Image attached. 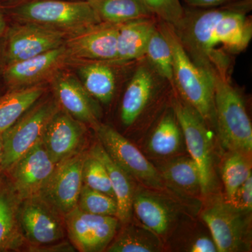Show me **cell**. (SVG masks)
I'll list each match as a JSON object with an SVG mask.
<instances>
[{
    "label": "cell",
    "instance_id": "cell-30",
    "mask_svg": "<svg viewBox=\"0 0 252 252\" xmlns=\"http://www.w3.org/2000/svg\"><path fill=\"white\" fill-rule=\"evenodd\" d=\"M145 56L154 69L173 85V60L170 44L158 28L151 34Z\"/></svg>",
    "mask_w": 252,
    "mask_h": 252
},
{
    "label": "cell",
    "instance_id": "cell-4",
    "mask_svg": "<svg viewBox=\"0 0 252 252\" xmlns=\"http://www.w3.org/2000/svg\"><path fill=\"white\" fill-rule=\"evenodd\" d=\"M199 215L210 230L218 252L250 251L252 212L235 208L223 193L216 192L202 200Z\"/></svg>",
    "mask_w": 252,
    "mask_h": 252
},
{
    "label": "cell",
    "instance_id": "cell-25",
    "mask_svg": "<svg viewBox=\"0 0 252 252\" xmlns=\"http://www.w3.org/2000/svg\"><path fill=\"white\" fill-rule=\"evenodd\" d=\"M112 241L106 249L108 252H160L165 246L160 238L140 222L132 220L121 224Z\"/></svg>",
    "mask_w": 252,
    "mask_h": 252
},
{
    "label": "cell",
    "instance_id": "cell-27",
    "mask_svg": "<svg viewBox=\"0 0 252 252\" xmlns=\"http://www.w3.org/2000/svg\"><path fill=\"white\" fill-rule=\"evenodd\" d=\"M103 23L120 25L153 16L142 0H89Z\"/></svg>",
    "mask_w": 252,
    "mask_h": 252
},
{
    "label": "cell",
    "instance_id": "cell-1",
    "mask_svg": "<svg viewBox=\"0 0 252 252\" xmlns=\"http://www.w3.org/2000/svg\"><path fill=\"white\" fill-rule=\"evenodd\" d=\"M252 0H240L222 7L186 11L177 26V36L189 57L212 74L228 79L230 55L248 48L252 37L247 16Z\"/></svg>",
    "mask_w": 252,
    "mask_h": 252
},
{
    "label": "cell",
    "instance_id": "cell-8",
    "mask_svg": "<svg viewBox=\"0 0 252 252\" xmlns=\"http://www.w3.org/2000/svg\"><path fill=\"white\" fill-rule=\"evenodd\" d=\"M61 108L54 95L37 101L2 135L1 171L7 172L23 156L42 140L48 124Z\"/></svg>",
    "mask_w": 252,
    "mask_h": 252
},
{
    "label": "cell",
    "instance_id": "cell-23",
    "mask_svg": "<svg viewBox=\"0 0 252 252\" xmlns=\"http://www.w3.org/2000/svg\"><path fill=\"white\" fill-rule=\"evenodd\" d=\"M156 27L152 17L139 18L119 25L115 63L129 62L145 56L149 38Z\"/></svg>",
    "mask_w": 252,
    "mask_h": 252
},
{
    "label": "cell",
    "instance_id": "cell-29",
    "mask_svg": "<svg viewBox=\"0 0 252 252\" xmlns=\"http://www.w3.org/2000/svg\"><path fill=\"white\" fill-rule=\"evenodd\" d=\"M220 175L224 193L229 200L235 190L252 176V157L228 151L220 165Z\"/></svg>",
    "mask_w": 252,
    "mask_h": 252
},
{
    "label": "cell",
    "instance_id": "cell-34",
    "mask_svg": "<svg viewBox=\"0 0 252 252\" xmlns=\"http://www.w3.org/2000/svg\"><path fill=\"white\" fill-rule=\"evenodd\" d=\"M154 15L163 22L177 26L183 18L185 10L180 0H142Z\"/></svg>",
    "mask_w": 252,
    "mask_h": 252
},
{
    "label": "cell",
    "instance_id": "cell-39",
    "mask_svg": "<svg viewBox=\"0 0 252 252\" xmlns=\"http://www.w3.org/2000/svg\"><path fill=\"white\" fill-rule=\"evenodd\" d=\"M67 1H89V0H67Z\"/></svg>",
    "mask_w": 252,
    "mask_h": 252
},
{
    "label": "cell",
    "instance_id": "cell-10",
    "mask_svg": "<svg viewBox=\"0 0 252 252\" xmlns=\"http://www.w3.org/2000/svg\"><path fill=\"white\" fill-rule=\"evenodd\" d=\"M18 219L23 238L34 249L52 246L67 235L64 217L39 195L20 201Z\"/></svg>",
    "mask_w": 252,
    "mask_h": 252
},
{
    "label": "cell",
    "instance_id": "cell-22",
    "mask_svg": "<svg viewBox=\"0 0 252 252\" xmlns=\"http://www.w3.org/2000/svg\"><path fill=\"white\" fill-rule=\"evenodd\" d=\"M153 74L145 66L137 68L127 84L121 104V120L126 127L137 122L153 95Z\"/></svg>",
    "mask_w": 252,
    "mask_h": 252
},
{
    "label": "cell",
    "instance_id": "cell-20",
    "mask_svg": "<svg viewBox=\"0 0 252 252\" xmlns=\"http://www.w3.org/2000/svg\"><path fill=\"white\" fill-rule=\"evenodd\" d=\"M144 149L147 155L152 158V161L187 154L183 132L172 106L151 131L146 139Z\"/></svg>",
    "mask_w": 252,
    "mask_h": 252
},
{
    "label": "cell",
    "instance_id": "cell-40",
    "mask_svg": "<svg viewBox=\"0 0 252 252\" xmlns=\"http://www.w3.org/2000/svg\"><path fill=\"white\" fill-rule=\"evenodd\" d=\"M4 1V0H0V1Z\"/></svg>",
    "mask_w": 252,
    "mask_h": 252
},
{
    "label": "cell",
    "instance_id": "cell-26",
    "mask_svg": "<svg viewBox=\"0 0 252 252\" xmlns=\"http://www.w3.org/2000/svg\"><path fill=\"white\" fill-rule=\"evenodd\" d=\"M46 91L43 84L8 90L0 96V133L9 129L32 106L40 99Z\"/></svg>",
    "mask_w": 252,
    "mask_h": 252
},
{
    "label": "cell",
    "instance_id": "cell-35",
    "mask_svg": "<svg viewBox=\"0 0 252 252\" xmlns=\"http://www.w3.org/2000/svg\"><path fill=\"white\" fill-rule=\"evenodd\" d=\"M226 200V199H225ZM233 207L242 211H252V175L238 187L229 200Z\"/></svg>",
    "mask_w": 252,
    "mask_h": 252
},
{
    "label": "cell",
    "instance_id": "cell-14",
    "mask_svg": "<svg viewBox=\"0 0 252 252\" xmlns=\"http://www.w3.org/2000/svg\"><path fill=\"white\" fill-rule=\"evenodd\" d=\"M72 61L64 44L34 57L3 67L1 79L8 90L42 84Z\"/></svg>",
    "mask_w": 252,
    "mask_h": 252
},
{
    "label": "cell",
    "instance_id": "cell-3",
    "mask_svg": "<svg viewBox=\"0 0 252 252\" xmlns=\"http://www.w3.org/2000/svg\"><path fill=\"white\" fill-rule=\"evenodd\" d=\"M4 16L18 23H30L69 35L102 23L88 1L28 0L14 5H0Z\"/></svg>",
    "mask_w": 252,
    "mask_h": 252
},
{
    "label": "cell",
    "instance_id": "cell-18",
    "mask_svg": "<svg viewBox=\"0 0 252 252\" xmlns=\"http://www.w3.org/2000/svg\"><path fill=\"white\" fill-rule=\"evenodd\" d=\"M86 132L85 124L61 107L48 124L41 142L53 161L58 164L83 150Z\"/></svg>",
    "mask_w": 252,
    "mask_h": 252
},
{
    "label": "cell",
    "instance_id": "cell-37",
    "mask_svg": "<svg viewBox=\"0 0 252 252\" xmlns=\"http://www.w3.org/2000/svg\"><path fill=\"white\" fill-rule=\"evenodd\" d=\"M7 21H6V16L4 13L0 9V37L4 35L6 31H7Z\"/></svg>",
    "mask_w": 252,
    "mask_h": 252
},
{
    "label": "cell",
    "instance_id": "cell-9",
    "mask_svg": "<svg viewBox=\"0 0 252 252\" xmlns=\"http://www.w3.org/2000/svg\"><path fill=\"white\" fill-rule=\"evenodd\" d=\"M94 129L98 142L109 157L139 185L174 195L152 160L126 137L106 124H99Z\"/></svg>",
    "mask_w": 252,
    "mask_h": 252
},
{
    "label": "cell",
    "instance_id": "cell-33",
    "mask_svg": "<svg viewBox=\"0 0 252 252\" xmlns=\"http://www.w3.org/2000/svg\"><path fill=\"white\" fill-rule=\"evenodd\" d=\"M193 220H190L189 223V231L190 234L188 235L182 230V228H178L179 231L183 233V235L179 234V233H175L174 235H177L178 238L180 240L179 241L178 248L177 251L181 252H218L217 250L216 244L214 241L211 234H210V230L208 228L206 230H204L203 228H200L199 229H194V225L193 233H191V223Z\"/></svg>",
    "mask_w": 252,
    "mask_h": 252
},
{
    "label": "cell",
    "instance_id": "cell-16",
    "mask_svg": "<svg viewBox=\"0 0 252 252\" xmlns=\"http://www.w3.org/2000/svg\"><path fill=\"white\" fill-rule=\"evenodd\" d=\"M56 166L41 141L6 172L9 173L10 185L21 200L39 195Z\"/></svg>",
    "mask_w": 252,
    "mask_h": 252
},
{
    "label": "cell",
    "instance_id": "cell-7",
    "mask_svg": "<svg viewBox=\"0 0 252 252\" xmlns=\"http://www.w3.org/2000/svg\"><path fill=\"white\" fill-rule=\"evenodd\" d=\"M171 106L183 132L187 154L193 158L200 171L203 199L216 193L218 185L211 132L203 118L180 96L173 97Z\"/></svg>",
    "mask_w": 252,
    "mask_h": 252
},
{
    "label": "cell",
    "instance_id": "cell-5",
    "mask_svg": "<svg viewBox=\"0 0 252 252\" xmlns=\"http://www.w3.org/2000/svg\"><path fill=\"white\" fill-rule=\"evenodd\" d=\"M215 125L220 145L226 152L252 157V126L242 94L228 79L214 77Z\"/></svg>",
    "mask_w": 252,
    "mask_h": 252
},
{
    "label": "cell",
    "instance_id": "cell-36",
    "mask_svg": "<svg viewBox=\"0 0 252 252\" xmlns=\"http://www.w3.org/2000/svg\"><path fill=\"white\" fill-rule=\"evenodd\" d=\"M189 6L193 7L209 8L223 6L240 0H184Z\"/></svg>",
    "mask_w": 252,
    "mask_h": 252
},
{
    "label": "cell",
    "instance_id": "cell-13",
    "mask_svg": "<svg viewBox=\"0 0 252 252\" xmlns=\"http://www.w3.org/2000/svg\"><path fill=\"white\" fill-rule=\"evenodd\" d=\"M86 152L81 151L56 164L54 172L39 193V197L63 217L77 206Z\"/></svg>",
    "mask_w": 252,
    "mask_h": 252
},
{
    "label": "cell",
    "instance_id": "cell-17",
    "mask_svg": "<svg viewBox=\"0 0 252 252\" xmlns=\"http://www.w3.org/2000/svg\"><path fill=\"white\" fill-rule=\"evenodd\" d=\"M152 162L169 190L199 211L203 200L201 177L193 158L187 154Z\"/></svg>",
    "mask_w": 252,
    "mask_h": 252
},
{
    "label": "cell",
    "instance_id": "cell-19",
    "mask_svg": "<svg viewBox=\"0 0 252 252\" xmlns=\"http://www.w3.org/2000/svg\"><path fill=\"white\" fill-rule=\"evenodd\" d=\"M51 79L54 97L61 108L85 125L94 128L98 125V105L75 76L61 70Z\"/></svg>",
    "mask_w": 252,
    "mask_h": 252
},
{
    "label": "cell",
    "instance_id": "cell-15",
    "mask_svg": "<svg viewBox=\"0 0 252 252\" xmlns=\"http://www.w3.org/2000/svg\"><path fill=\"white\" fill-rule=\"evenodd\" d=\"M119 25L99 23L69 34L64 46L72 60L114 62Z\"/></svg>",
    "mask_w": 252,
    "mask_h": 252
},
{
    "label": "cell",
    "instance_id": "cell-31",
    "mask_svg": "<svg viewBox=\"0 0 252 252\" xmlns=\"http://www.w3.org/2000/svg\"><path fill=\"white\" fill-rule=\"evenodd\" d=\"M77 207L82 211L93 215L117 216L118 205L115 198L89 188L84 184L81 187Z\"/></svg>",
    "mask_w": 252,
    "mask_h": 252
},
{
    "label": "cell",
    "instance_id": "cell-6",
    "mask_svg": "<svg viewBox=\"0 0 252 252\" xmlns=\"http://www.w3.org/2000/svg\"><path fill=\"white\" fill-rule=\"evenodd\" d=\"M195 210L165 191L137 186L132 202L137 220L154 232L164 245L186 221L193 218Z\"/></svg>",
    "mask_w": 252,
    "mask_h": 252
},
{
    "label": "cell",
    "instance_id": "cell-38",
    "mask_svg": "<svg viewBox=\"0 0 252 252\" xmlns=\"http://www.w3.org/2000/svg\"><path fill=\"white\" fill-rule=\"evenodd\" d=\"M3 157V140L2 135L0 133V173L2 172L1 171V162H2Z\"/></svg>",
    "mask_w": 252,
    "mask_h": 252
},
{
    "label": "cell",
    "instance_id": "cell-11",
    "mask_svg": "<svg viewBox=\"0 0 252 252\" xmlns=\"http://www.w3.org/2000/svg\"><path fill=\"white\" fill-rule=\"evenodd\" d=\"M67 34L30 23H18L2 36L3 65L31 59L64 44Z\"/></svg>",
    "mask_w": 252,
    "mask_h": 252
},
{
    "label": "cell",
    "instance_id": "cell-12",
    "mask_svg": "<svg viewBox=\"0 0 252 252\" xmlns=\"http://www.w3.org/2000/svg\"><path fill=\"white\" fill-rule=\"evenodd\" d=\"M64 220L68 238L81 252H105L121 226L117 217L93 215L77 207Z\"/></svg>",
    "mask_w": 252,
    "mask_h": 252
},
{
    "label": "cell",
    "instance_id": "cell-32",
    "mask_svg": "<svg viewBox=\"0 0 252 252\" xmlns=\"http://www.w3.org/2000/svg\"><path fill=\"white\" fill-rule=\"evenodd\" d=\"M82 177L84 185L115 198L107 169L99 159L89 152H86Z\"/></svg>",
    "mask_w": 252,
    "mask_h": 252
},
{
    "label": "cell",
    "instance_id": "cell-24",
    "mask_svg": "<svg viewBox=\"0 0 252 252\" xmlns=\"http://www.w3.org/2000/svg\"><path fill=\"white\" fill-rule=\"evenodd\" d=\"M20 201L9 182L0 180V251L16 250L26 242L18 222Z\"/></svg>",
    "mask_w": 252,
    "mask_h": 252
},
{
    "label": "cell",
    "instance_id": "cell-2",
    "mask_svg": "<svg viewBox=\"0 0 252 252\" xmlns=\"http://www.w3.org/2000/svg\"><path fill=\"white\" fill-rule=\"evenodd\" d=\"M158 28L171 49L173 86H175L179 96L197 111L208 125H215L213 76L189 57L172 25L162 21Z\"/></svg>",
    "mask_w": 252,
    "mask_h": 252
},
{
    "label": "cell",
    "instance_id": "cell-21",
    "mask_svg": "<svg viewBox=\"0 0 252 252\" xmlns=\"http://www.w3.org/2000/svg\"><path fill=\"white\" fill-rule=\"evenodd\" d=\"M89 152L99 159L107 169L117 202V218L121 224L127 223L133 217L132 202L138 184L109 157L99 142L94 144Z\"/></svg>",
    "mask_w": 252,
    "mask_h": 252
},
{
    "label": "cell",
    "instance_id": "cell-28",
    "mask_svg": "<svg viewBox=\"0 0 252 252\" xmlns=\"http://www.w3.org/2000/svg\"><path fill=\"white\" fill-rule=\"evenodd\" d=\"M81 83L93 98L102 104L112 101L116 90V79L111 67L101 63H90L78 69Z\"/></svg>",
    "mask_w": 252,
    "mask_h": 252
}]
</instances>
